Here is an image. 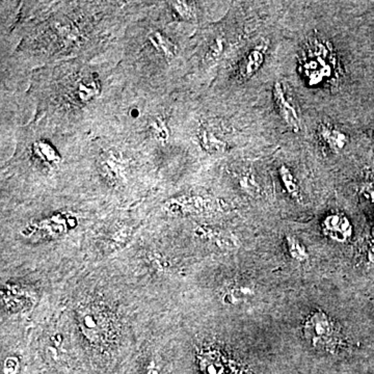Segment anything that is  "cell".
Instances as JSON below:
<instances>
[{"label": "cell", "instance_id": "7c38bea8", "mask_svg": "<svg viewBox=\"0 0 374 374\" xmlns=\"http://www.w3.org/2000/svg\"><path fill=\"white\" fill-rule=\"evenodd\" d=\"M287 246L291 256L298 261H305L308 257L307 255L306 248L304 244L300 243V241L293 236H287Z\"/></svg>", "mask_w": 374, "mask_h": 374}, {"label": "cell", "instance_id": "6da1fadb", "mask_svg": "<svg viewBox=\"0 0 374 374\" xmlns=\"http://www.w3.org/2000/svg\"><path fill=\"white\" fill-rule=\"evenodd\" d=\"M304 333L313 347H324L332 342L334 326L323 312H316L305 324Z\"/></svg>", "mask_w": 374, "mask_h": 374}, {"label": "cell", "instance_id": "ba28073f", "mask_svg": "<svg viewBox=\"0 0 374 374\" xmlns=\"http://www.w3.org/2000/svg\"><path fill=\"white\" fill-rule=\"evenodd\" d=\"M255 295V289L248 284H237L228 289L226 298L230 304H239L246 302Z\"/></svg>", "mask_w": 374, "mask_h": 374}, {"label": "cell", "instance_id": "3957f363", "mask_svg": "<svg viewBox=\"0 0 374 374\" xmlns=\"http://www.w3.org/2000/svg\"><path fill=\"white\" fill-rule=\"evenodd\" d=\"M323 232L330 239L337 241H347L352 234V227L347 216L342 214H330L322 222Z\"/></svg>", "mask_w": 374, "mask_h": 374}, {"label": "cell", "instance_id": "30bf717a", "mask_svg": "<svg viewBox=\"0 0 374 374\" xmlns=\"http://www.w3.org/2000/svg\"><path fill=\"white\" fill-rule=\"evenodd\" d=\"M149 39H150L153 46H154L157 51L163 53L164 56H166V58H172V56L174 55L176 47H175V45L173 44L170 40H168L166 36H162L159 32H154V34H151V36H149Z\"/></svg>", "mask_w": 374, "mask_h": 374}, {"label": "cell", "instance_id": "7a4b0ae2", "mask_svg": "<svg viewBox=\"0 0 374 374\" xmlns=\"http://www.w3.org/2000/svg\"><path fill=\"white\" fill-rule=\"evenodd\" d=\"M272 98H274V105L278 109L281 119L284 121L285 124L294 131L298 133L300 129V120L298 112L293 103L286 96L283 84L280 81L274 82L272 88Z\"/></svg>", "mask_w": 374, "mask_h": 374}, {"label": "cell", "instance_id": "8992f818", "mask_svg": "<svg viewBox=\"0 0 374 374\" xmlns=\"http://www.w3.org/2000/svg\"><path fill=\"white\" fill-rule=\"evenodd\" d=\"M203 373L205 374H244L233 362H228L226 359L215 356H204L201 363Z\"/></svg>", "mask_w": 374, "mask_h": 374}, {"label": "cell", "instance_id": "9c48e42d", "mask_svg": "<svg viewBox=\"0 0 374 374\" xmlns=\"http://www.w3.org/2000/svg\"><path fill=\"white\" fill-rule=\"evenodd\" d=\"M279 175H280L281 180H282L287 192L294 198H298V194H300V188H298V182H296L290 168L285 166V164H282L279 168Z\"/></svg>", "mask_w": 374, "mask_h": 374}, {"label": "cell", "instance_id": "5bb4252c", "mask_svg": "<svg viewBox=\"0 0 374 374\" xmlns=\"http://www.w3.org/2000/svg\"><path fill=\"white\" fill-rule=\"evenodd\" d=\"M173 8H174L175 14L183 20H190L194 17V12H192V6H190L189 2L187 1H176L172 2Z\"/></svg>", "mask_w": 374, "mask_h": 374}, {"label": "cell", "instance_id": "5b68a950", "mask_svg": "<svg viewBox=\"0 0 374 374\" xmlns=\"http://www.w3.org/2000/svg\"><path fill=\"white\" fill-rule=\"evenodd\" d=\"M267 47L268 45L262 42L248 53L239 67V73L241 79H251L258 72L259 69L262 67L263 62H265Z\"/></svg>", "mask_w": 374, "mask_h": 374}, {"label": "cell", "instance_id": "2e32d148", "mask_svg": "<svg viewBox=\"0 0 374 374\" xmlns=\"http://www.w3.org/2000/svg\"><path fill=\"white\" fill-rule=\"evenodd\" d=\"M368 259L373 265H374V242L369 246L368 248Z\"/></svg>", "mask_w": 374, "mask_h": 374}, {"label": "cell", "instance_id": "52a82bcc", "mask_svg": "<svg viewBox=\"0 0 374 374\" xmlns=\"http://www.w3.org/2000/svg\"><path fill=\"white\" fill-rule=\"evenodd\" d=\"M199 140H200L201 145H202L203 148L207 152H222V151L227 149L226 142L220 140L215 133L208 131V129L204 128L200 131V133H199Z\"/></svg>", "mask_w": 374, "mask_h": 374}, {"label": "cell", "instance_id": "277c9868", "mask_svg": "<svg viewBox=\"0 0 374 374\" xmlns=\"http://www.w3.org/2000/svg\"><path fill=\"white\" fill-rule=\"evenodd\" d=\"M317 134L322 144L335 153L340 152L345 149L349 142V138L347 133L332 125L324 124V123L319 125Z\"/></svg>", "mask_w": 374, "mask_h": 374}, {"label": "cell", "instance_id": "8fae6325", "mask_svg": "<svg viewBox=\"0 0 374 374\" xmlns=\"http://www.w3.org/2000/svg\"><path fill=\"white\" fill-rule=\"evenodd\" d=\"M34 153H36V156L40 157L42 161L48 162V163H53V162L60 161L58 153L51 148V145L46 144V142H38L34 146Z\"/></svg>", "mask_w": 374, "mask_h": 374}, {"label": "cell", "instance_id": "9a60e30c", "mask_svg": "<svg viewBox=\"0 0 374 374\" xmlns=\"http://www.w3.org/2000/svg\"><path fill=\"white\" fill-rule=\"evenodd\" d=\"M360 192L363 198L374 202V181L364 183L360 188Z\"/></svg>", "mask_w": 374, "mask_h": 374}, {"label": "cell", "instance_id": "4fadbf2b", "mask_svg": "<svg viewBox=\"0 0 374 374\" xmlns=\"http://www.w3.org/2000/svg\"><path fill=\"white\" fill-rule=\"evenodd\" d=\"M239 183L244 192L253 194V196H255L259 192L258 183H257L256 179H255V177L252 174L246 173V174L239 176Z\"/></svg>", "mask_w": 374, "mask_h": 374}]
</instances>
